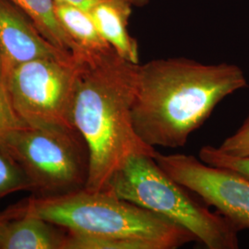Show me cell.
Masks as SVG:
<instances>
[{"label": "cell", "mask_w": 249, "mask_h": 249, "mask_svg": "<svg viewBox=\"0 0 249 249\" xmlns=\"http://www.w3.org/2000/svg\"><path fill=\"white\" fill-rule=\"evenodd\" d=\"M247 86L243 71L227 63L175 57L140 64L134 128L154 149L183 147L223 100Z\"/></svg>", "instance_id": "1"}, {"label": "cell", "mask_w": 249, "mask_h": 249, "mask_svg": "<svg viewBox=\"0 0 249 249\" xmlns=\"http://www.w3.org/2000/svg\"><path fill=\"white\" fill-rule=\"evenodd\" d=\"M139 65L115 50L78 64L71 120L89 151L87 190H105L130 156H155L134 128Z\"/></svg>", "instance_id": "2"}, {"label": "cell", "mask_w": 249, "mask_h": 249, "mask_svg": "<svg viewBox=\"0 0 249 249\" xmlns=\"http://www.w3.org/2000/svg\"><path fill=\"white\" fill-rule=\"evenodd\" d=\"M34 215L67 231L131 243L137 249H175L196 240L176 223L110 191L80 189L62 196H39L10 212Z\"/></svg>", "instance_id": "3"}, {"label": "cell", "mask_w": 249, "mask_h": 249, "mask_svg": "<svg viewBox=\"0 0 249 249\" xmlns=\"http://www.w3.org/2000/svg\"><path fill=\"white\" fill-rule=\"evenodd\" d=\"M105 190L185 228L209 249L239 248L236 228L187 194L151 155H133L110 179Z\"/></svg>", "instance_id": "4"}, {"label": "cell", "mask_w": 249, "mask_h": 249, "mask_svg": "<svg viewBox=\"0 0 249 249\" xmlns=\"http://www.w3.org/2000/svg\"><path fill=\"white\" fill-rule=\"evenodd\" d=\"M40 196H62L86 187L89 151L76 128L25 126L5 143Z\"/></svg>", "instance_id": "5"}, {"label": "cell", "mask_w": 249, "mask_h": 249, "mask_svg": "<svg viewBox=\"0 0 249 249\" xmlns=\"http://www.w3.org/2000/svg\"><path fill=\"white\" fill-rule=\"evenodd\" d=\"M78 64L63 57L19 64L3 76L9 98L29 126L72 129Z\"/></svg>", "instance_id": "6"}, {"label": "cell", "mask_w": 249, "mask_h": 249, "mask_svg": "<svg viewBox=\"0 0 249 249\" xmlns=\"http://www.w3.org/2000/svg\"><path fill=\"white\" fill-rule=\"evenodd\" d=\"M154 159L168 176L214 207L238 231L249 230V178L182 153Z\"/></svg>", "instance_id": "7"}, {"label": "cell", "mask_w": 249, "mask_h": 249, "mask_svg": "<svg viewBox=\"0 0 249 249\" xmlns=\"http://www.w3.org/2000/svg\"><path fill=\"white\" fill-rule=\"evenodd\" d=\"M0 54L4 74L19 64L37 58L63 57L72 60L49 44L10 0H0Z\"/></svg>", "instance_id": "8"}, {"label": "cell", "mask_w": 249, "mask_h": 249, "mask_svg": "<svg viewBox=\"0 0 249 249\" xmlns=\"http://www.w3.org/2000/svg\"><path fill=\"white\" fill-rule=\"evenodd\" d=\"M133 7L128 0H108L89 12L107 44L125 60L140 64L138 42L127 29Z\"/></svg>", "instance_id": "9"}, {"label": "cell", "mask_w": 249, "mask_h": 249, "mask_svg": "<svg viewBox=\"0 0 249 249\" xmlns=\"http://www.w3.org/2000/svg\"><path fill=\"white\" fill-rule=\"evenodd\" d=\"M55 13L76 51V63L86 62L114 50L102 37L89 11L55 3Z\"/></svg>", "instance_id": "10"}, {"label": "cell", "mask_w": 249, "mask_h": 249, "mask_svg": "<svg viewBox=\"0 0 249 249\" xmlns=\"http://www.w3.org/2000/svg\"><path fill=\"white\" fill-rule=\"evenodd\" d=\"M58 226L34 215H19L9 221L0 249H64L67 233Z\"/></svg>", "instance_id": "11"}, {"label": "cell", "mask_w": 249, "mask_h": 249, "mask_svg": "<svg viewBox=\"0 0 249 249\" xmlns=\"http://www.w3.org/2000/svg\"><path fill=\"white\" fill-rule=\"evenodd\" d=\"M10 1L21 9L49 44L76 62L75 46L57 19L54 0Z\"/></svg>", "instance_id": "12"}, {"label": "cell", "mask_w": 249, "mask_h": 249, "mask_svg": "<svg viewBox=\"0 0 249 249\" xmlns=\"http://www.w3.org/2000/svg\"><path fill=\"white\" fill-rule=\"evenodd\" d=\"M31 190V184L18 162L0 147V199L11 193Z\"/></svg>", "instance_id": "13"}, {"label": "cell", "mask_w": 249, "mask_h": 249, "mask_svg": "<svg viewBox=\"0 0 249 249\" xmlns=\"http://www.w3.org/2000/svg\"><path fill=\"white\" fill-rule=\"evenodd\" d=\"M28 126L13 107L3 78H0V147H3L12 134Z\"/></svg>", "instance_id": "14"}, {"label": "cell", "mask_w": 249, "mask_h": 249, "mask_svg": "<svg viewBox=\"0 0 249 249\" xmlns=\"http://www.w3.org/2000/svg\"><path fill=\"white\" fill-rule=\"evenodd\" d=\"M199 159L210 165L233 170L249 178V157H235L225 154L217 147L207 145L198 152Z\"/></svg>", "instance_id": "15"}, {"label": "cell", "mask_w": 249, "mask_h": 249, "mask_svg": "<svg viewBox=\"0 0 249 249\" xmlns=\"http://www.w3.org/2000/svg\"><path fill=\"white\" fill-rule=\"evenodd\" d=\"M217 148L231 156L249 157V116L236 132L225 139Z\"/></svg>", "instance_id": "16"}, {"label": "cell", "mask_w": 249, "mask_h": 249, "mask_svg": "<svg viewBox=\"0 0 249 249\" xmlns=\"http://www.w3.org/2000/svg\"><path fill=\"white\" fill-rule=\"evenodd\" d=\"M106 1H108V0H54L55 3L71 5V6H74V7L80 8V9H85V10H88V11H89V9H92L93 7L97 6V5L103 3V2H106ZM128 1H130V0H128Z\"/></svg>", "instance_id": "17"}, {"label": "cell", "mask_w": 249, "mask_h": 249, "mask_svg": "<svg viewBox=\"0 0 249 249\" xmlns=\"http://www.w3.org/2000/svg\"><path fill=\"white\" fill-rule=\"evenodd\" d=\"M10 219L11 218H10L9 214L0 216V248H1V242H2V239H3L4 232H5L6 227H7L8 223L10 221Z\"/></svg>", "instance_id": "18"}, {"label": "cell", "mask_w": 249, "mask_h": 249, "mask_svg": "<svg viewBox=\"0 0 249 249\" xmlns=\"http://www.w3.org/2000/svg\"><path fill=\"white\" fill-rule=\"evenodd\" d=\"M134 7H142L146 5L150 0H130Z\"/></svg>", "instance_id": "19"}, {"label": "cell", "mask_w": 249, "mask_h": 249, "mask_svg": "<svg viewBox=\"0 0 249 249\" xmlns=\"http://www.w3.org/2000/svg\"><path fill=\"white\" fill-rule=\"evenodd\" d=\"M3 74H4L3 62H2V58H1V54H0V78H3Z\"/></svg>", "instance_id": "20"}]
</instances>
